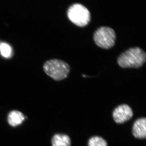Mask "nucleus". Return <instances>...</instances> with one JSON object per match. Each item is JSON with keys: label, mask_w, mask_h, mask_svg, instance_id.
I'll return each instance as SVG.
<instances>
[{"label": "nucleus", "mask_w": 146, "mask_h": 146, "mask_svg": "<svg viewBox=\"0 0 146 146\" xmlns=\"http://www.w3.org/2000/svg\"><path fill=\"white\" fill-rule=\"evenodd\" d=\"M88 146H108L107 142L100 136H94L89 139Z\"/></svg>", "instance_id": "obj_9"}, {"label": "nucleus", "mask_w": 146, "mask_h": 146, "mask_svg": "<svg viewBox=\"0 0 146 146\" xmlns=\"http://www.w3.org/2000/svg\"><path fill=\"white\" fill-rule=\"evenodd\" d=\"M43 68L47 75L56 81L66 78L70 71V67L68 63L58 59L47 60L43 65Z\"/></svg>", "instance_id": "obj_2"}, {"label": "nucleus", "mask_w": 146, "mask_h": 146, "mask_svg": "<svg viewBox=\"0 0 146 146\" xmlns=\"http://www.w3.org/2000/svg\"><path fill=\"white\" fill-rule=\"evenodd\" d=\"M133 136L138 139H145L146 137V119L141 118L135 121L132 128Z\"/></svg>", "instance_id": "obj_6"}, {"label": "nucleus", "mask_w": 146, "mask_h": 146, "mask_svg": "<svg viewBox=\"0 0 146 146\" xmlns=\"http://www.w3.org/2000/svg\"><path fill=\"white\" fill-rule=\"evenodd\" d=\"M116 38L115 31L109 27H100L95 32L94 35L96 44L105 49H108L115 45Z\"/></svg>", "instance_id": "obj_4"}, {"label": "nucleus", "mask_w": 146, "mask_h": 146, "mask_svg": "<svg viewBox=\"0 0 146 146\" xmlns=\"http://www.w3.org/2000/svg\"><path fill=\"white\" fill-rule=\"evenodd\" d=\"M145 53L139 47H133L127 50L118 57L117 62L123 68H140L146 61Z\"/></svg>", "instance_id": "obj_1"}, {"label": "nucleus", "mask_w": 146, "mask_h": 146, "mask_svg": "<svg viewBox=\"0 0 146 146\" xmlns=\"http://www.w3.org/2000/svg\"><path fill=\"white\" fill-rule=\"evenodd\" d=\"M0 52L2 55L5 58L10 57L12 53L10 46L5 43L2 42L0 45Z\"/></svg>", "instance_id": "obj_10"}, {"label": "nucleus", "mask_w": 146, "mask_h": 146, "mask_svg": "<svg viewBox=\"0 0 146 146\" xmlns=\"http://www.w3.org/2000/svg\"><path fill=\"white\" fill-rule=\"evenodd\" d=\"M133 115L132 110L126 104H122L116 108L113 112V119L117 123H122L128 121Z\"/></svg>", "instance_id": "obj_5"}, {"label": "nucleus", "mask_w": 146, "mask_h": 146, "mask_svg": "<svg viewBox=\"0 0 146 146\" xmlns=\"http://www.w3.org/2000/svg\"><path fill=\"white\" fill-rule=\"evenodd\" d=\"M25 119L23 114L18 110H13L9 113L7 118L9 124L15 127L21 125Z\"/></svg>", "instance_id": "obj_7"}, {"label": "nucleus", "mask_w": 146, "mask_h": 146, "mask_svg": "<svg viewBox=\"0 0 146 146\" xmlns=\"http://www.w3.org/2000/svg\"><path fill=\"white\" fill-rule=\"evenodd\" d=\"M1 41H0V45H1Z\"/></svg>", "instance_id": "obj_11"}, {"label": "nucleus", "mask_w": 146, "mask_h": 146, "mask_svg": "<svg viewBox=\"0 0 146 146\" xmlns=\"http://www.w3.org/2000/svg\"><path fill=\"white\" fill-rule=\"evenodd\" d=\"M52 143L53 146H70V138L65 134H55L53 137Z\"/></svg>", "instance_id": "obj_8"}, {"label": "nucleus", "mask_w": 146, "mask_h": 146, "mask_svg": "<svg viewBox=\"0 0 146 146\" xmlns=\"http://www.w3.org/2000/svg\"><path fill=\"white\" fill-rule=\"evenodd\" d=\"M68 16L74 24L80 27L87 25L91 20V15L88 9L80 4H75L68 9Z\"/></svg>", "instance_id": "obj_3"}]
</instances>
